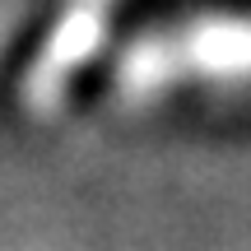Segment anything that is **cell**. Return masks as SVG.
<instances>
[{
  "label": "cell",
  "mask_w": 251,
  "mask_h": 251,
  "mask_svg": "<svg viewBox=\"0 0 251 251\" xmlns=\"http://www.w3.org/2000/svg\"><path fill=\"white\" fill-rule=\"evenodd\" d=\"M130 75L144 89L168 79H251V19L214 14L177 24V33L135 47Z\"/></svg>",
  "instance_id": "6da1fadb"
}]
</instances>
